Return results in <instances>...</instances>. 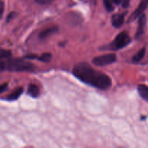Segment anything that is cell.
<instances>
[{"label":"cell","instance_id":"6da1fadb","mask_svg":"<svg viewBox=\"0 0 148 148\" xmlns=\"http://www.w3.org/2000/svg\"><path fill=\"white\" fill-rule=\"evenodd\" d=\"M73 74L77 78L87 85L106 90L111 86V79L108 75L95 70L88 63H79L73 69Z\"/></svg>","mask_w":148,"mask_h":148},{"label":"cell","instance_id":"7a4b0ae2","mask_svg":"<svg viewBox=\"0 0 148 148\" xmlns=\"http://www.w3.org/2000/svg\"><path fill=\"white\" fill-rule=\"evenodd\" d=\"M7 69L10 72H32L35 66L30 62L23 59H10L6 61Z\"/></svg>","mask_w":148,"mask_h":148},{"label":"cell","instance_id":"3957f363","mask_svg":"<svg viewBox=\"0 0 148 148\" xmlns=\"http://www.w3.org/2000/svg\"><path fill=\"white\" fill-rule=\"evenodd\" d=\"M131 38L128 33L126 31H123L120 33L116 37L114 41L110 44L109 49H112V50H118V49H123L128 46L131 43Z\"/></svg>","mask_w":148,"mask_h":148},{"label":"cell","instance_id":"277c9868","mask_svg":"<svg viewBox=\"0 0 148 148\" xmlns=\"http://www.w3.org/2000/svg\"><path fill=\"white\" fill-rule=\"evenodd\" d=\"M116 59L117 58L116 54H114V53H108V54L96 56V57L92 59V62L94 65L97 66H104L116 62Z\"/></svg>","mask_w":148,"mask_h":148},{"label":"cell","instance_id":"5b68a950","mask_svg":"<svg viewBox=\"0 0 148 148\" xmlns=\"http://www.w3.org/2000/svg\"><path fill=\"white\" fill-rule=\"evenodd\" d=\"M147 6H148V0H141L138 7L136 9V10L134 12V13L132 14L131 17H130V21L138 18L141 14H143V12H145V10L147 9Z\"/></svg>","mask_w":148,"mask_h":148},{"label":"cell","instance_id":"8992f818","mask_svg":"<svg viewBox=\"0 0 148 148\" xmlns=\"http://www.w3.org/2000/svg\"><path fill=\"white\" fill-rule=\"evenodd\" d=\"M146 25V16L145 14H141L139 17V23H138V27H137V32H136L135 38H139L144 33L145 27Z\"/></svg>","mask_w":148,"mask_h":148},{"label":"cell","instance_id":"52a82bcc","mask_svg":"<svg viewBox=\"0 0 148 148\" xmlns=\"http://www.w3.org/2000/svg\"><path fill=\"white\" fill-rule=\"evenodd\" d=\"M126 13H122V14H115L112 16L111 17V23L112 25L114 27H121L123 25L124 21V17H125Z\"/></svg>","mask_w":148,"mask_h":148},{"label":"cell","instance_id":"ba28073f","mask_svg":"<svg viewBox=\"0 0 148 148\" xmlns=\"http://www.w3.org/2000/svg\"><path fill=\"white\" fill-rule=\"evenodd\" d=\"M59 28L56 26H54V27H49L47 29H45L43 31H41L39 34V38L41 39V40H43V39H46V38L49 37L51 35L54 34L56 32L58 31Z\"/></svg>","mask_w":148,"mask_h":148},{"label":"cell","instance_id":"9c48e42d","mask_svg":"<svg viewBox=\"0 0 148 148\" xmlns=\"http://www.w3.org/2000/svg\"><path fill=\"white\" fill-rule=\"evenodd\" d=\"M137 90L140 97L148 102V87L145 85H139L137 87Z\"/></svg>","mask_w":148,"mask_h":148},{"label":"cell","instance_id":"30bf717a","mask_svg":"<svg viewBox=\"0 0 148 148\" xmlns=\"http://www.w3.org/2000/svg\"><path fill=\"white\" fill-rule=\"evenodd\" d=\"M23 88H17V89H16L14 92H12L11 94H10V95L7 97V100H8V101H15V100L18 99V98H20V96L21 95V94L23 93Z\"/></svg>","mask_w":148,"mask_h":148},{"label":"cell","instance_id":"8fae6325","mask_svg":"<svg viewBox=\"0 0 148 148\" xmlns=\"http://www.w3.org/2000/svg\"><path fill=\"white\" fill-rule=\"evenodd\" d=\"M27 93L33 98H37L40 94V90L37 85L31 84V85H30L28 90H27Z\"/></svg>","mask_w":148,"mask_h":148},{"label":"cell","instance_id":"7c38bea8","mask_svg":"<svg viewBox=\"0 0 148 148\" xmlns=\"http://www.w3.org/2000/svg\"><path fill=\"white\" fill-rule=\"evenodd\" d=\"M145 48H143V49H140L132 57V62H134V63H139L144 58L145 55Z\"/></svg>","mask_w":148,"mask_h":148},{"label":"cell","instance_id":"4fadbf2b","mask_svg":"<svg viewBox=\"0 0 148 148\" xmlns=\"http://www.w3.org/2000/svg\"><path fill=\"white\" fill-rule=\"evenodd\" d=\"M11 52L9 50H6V49L0 48V59H8L9 57L11 56Z\"/></svg>","mask_w":148,"mask_h":148},{"label":"cell","instance_id":"5bb4252c","mask_svg":"<svg viewBox=\"0 0 148 148\" xmlns=\"http://www.w3.org/2000/svg\"><path fill=\"white\" fill-rule=\"evenodd\" d=\"M52 58L51 53H44L41 55L40 56H39L38 58V59L43 62H50V60Z\"/></svg>","mask_w":148,"mask_h":148},{"label":"cell","instance_id":"9a60e30c","mask_svg":"<svg viewBox=\"0 0 148 148\" xmlns=\"http://www.w3.org/2000/svg\"><path fill=\"white\" fill-rule=\"evenodd\" d=\"M105 9L107 12H112L114 10V6L112 4V0H103Z\"/></svg>","mask_w":148,"mask_h":148},{"label":"cell","instance_id":"2e32d148","mask_svg":"<svg viewBox=\"0 0 148 148\" xmlns=\"http://www.w3.org/2000/svg\"><path fill=\"white\" fill-rule=\"evenodd\" d=\"M36 3L41 5H47V4H50L53 2L54 0H35Z\"/></svg>","mask_w":148,"mask_h":148},{"label":"cell","instance_id":"e0dca14e","mask_svg":"<svg viewBox=\"0 0 148 148\" xmlns=\"http://www.w3.org/2000/svg\"><path fill=\"white\" fill-rule=\"evenodd\" d=\"M5 69H7V65H6V62L3 59H0V72H3Z\"/></svg>","mask_w":148,"mask_h":148},{"label":"cell","instance_id":"ac0fdd59","mask_svg":"<svg viewBox=\"0 0 148 148\" xmlns=\"http://www.w3.org/2000/svg\"><path fill=\"white\" fill-rule=\"evenodd\" d=\"M4 10V3L2 0H0V19L2 17Z\"/></svg>","mask_w":148,"mask_h":148},{"label":"cell","instance_id":"d6986e66","mask_svg":"<svg viewBox=\"0 0 148 148\" xmlns=\"http://www.w3.org/2000/svg\"><path fill=\"white\" fill-rule=\"evenodd\" d=\"M14 17H15V12H12L10 13V14H8V16H7V22H10V20H12Z\"/></svg>","mask_w":148,"mask_h":148},{"label":"cell","instance_id":"ffe728a7","mask_svg":"<svg viewBox=\"0 0 148 148\" xmlns=\"http://www.w3.org/2000/svg\"><path fill=\"white\" fill-rule=\"evenodd\" d=\"M7 89V83L2 84V85H0V94L2 93V92H4Z\"/></svg>","mask_w":148,"mask_h":148},{"label":"cell","instance_id":"44dd1931","mask_svg":"<svg viewBox=\"0 0 148 148\" xmlns=\"http://www.w3.org/2000/svg\"><path fill=\"white\" fill-rule=\"evenodd\" d=\"M80 1L84 3H88V4H96L97 0H80Z\"/></svg>","mask_w":148,"mask_h":148},{"label":"cell","instance_id":"7402d4cb","mask_svg":"<svg viewBox=\"0 0 148 148\" xmlns=\"http://www.w3.org/2000/svg\"><path fill=\"white\" fill-rule=\"evenodd\" d=\"M130 3V0H123L122 1V6L124 8H127L129 7Z\"/></svg>","mask_w":148,"mask_h":148},{"label":"cell","instance_id":"603a6c76","mask_svg":"<svg viewBox=\"0 0 148 148\" xmlns=\"http://www.w3.org/2000/svg\"><path fill=\"white\" fill-rule=\"evenodd\" d=\"M25 59H37L38 58V56H37L36 55H26L25 56Z\"/></svg>","mask_w":148,"mask_h":148},{"label":"cell","instance_id":"cb8c5ba5","mask_svg":"<svg viewBox=\"0 0 148 148\" xmlns=\"http://www.w3.org/2000/svg\"><path fill=\"white\" fill-rule=\"evenodd\" d=\"M123 0H112L113 2H114L115 4H116V5H119V4H121V2Z\"/></svg>","mask_w":148,"mask_h":148}]
</instances>
